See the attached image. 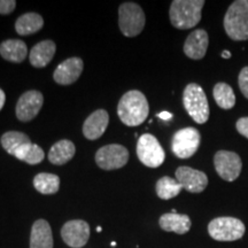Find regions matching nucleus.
Listing matches in <instances>:
<instances>
[{"mask_svg":"<svg viewBox=\"0 0 248 248\" xmlns=\"http://www.w3.org/2000/svg\"><path fill=\"white\" fill-rule=\"evenodd\" d=\"M224 29L234 42L248 40V0H235L226 11Z\"/></svg>","mask_w":248,"mask_h":248,"instance_id":"nucleus-3","label":"nucleus"},{"mask_svg":"<svg viewBox=\"0 0 248 248\" xmlns=\"http://www.w3.org/2000/svg\"><path fill=\"white\" fill-rule=\"evenodd\" d=\"M245 231V224L235 217H216L208 224L209 235L217 241L239 240L244 237Z\"/></svg>","mask_w":248,"mask_h":248,"instance_id":"nucleus-6","label":"nucleus"},{"mask_svg":"<svg viewBox=\"0 0 248 248\" xmlns=\"http://www.w3.org/2000/svg\"><path fill=\"white\" fill-rule=\"evenodd\" d=\"M160 228L166 232H175L177 234H185L190 231L192 222L185 214L168 213L163 214L159 219Z\"/></svg>","mask_w":248,"mask_h":248,"instance_id":"nucleus-18","label":"nucleus"},{"mask_svg":"<svg viewBox=\"0 0 248 248\" xmlns=\"http://www.w3.org/2000/svg\"><path fill=\"white\" fill-rule=\"evenodd\" d=\"M201 142L200 132L195 128L188 126L178 130L171 139V151L179 159H188L199 150Z\"/></svg>","mask_w":248,"mask_h":248,"instance_id":"nucleus-8","label":"nucleus"},{"mask_svg":"<svg viewBox=\"0 0 248 248\" xmlns=\"http://www.w3.org/2000/svg\"><path fill=\"white\" fill-rule=\"evenodd\" d=\"M203 0H173L170 5V22L181 30L192 29L201 21Z\"/></svg>","mask_w":248,"mask_h":248,"instance_id":"nucleus-2","label":"nucleus"},{"mask_svg":"<svg viewBox=\"0 0 248 248\" xmlns=\"http://www.w3.org/2000/svg\"><path fill=\"white\" fill-rule=\"evenodd\" d=\"M16 7L15 0H0V14L8 15Z\"/></svg>","mask_w":248,"mask_h":248,"instance_id":"nucleus-29","label":"nucleus"},{"mask_svg":"<svg viewBox=\"0 0 248 248\" xmlns=\"http://www.w3.org/2000/svg\"><path fill=\"white\" fill-rule=\"evenodd\" d=\"M183 105L194 122L206 123L209 119V104L203 89L199 84L190 83L183 92Z\"/></svg>","mask_w":248,"mask_h":248,"instance_id":"nucleus-4","label":"nucleus"},{"mask_svg":"<svg viewBox=\"0 0 248 248\" xmlns=\"http://www.w3.org/2000/svg\"><path fill=\"white\" fill-rule=\"evenodd\" d=\"M1 146L8 154H15L17 148H20L23 145L29 144L30 138L26 133L20 131H7L1 136Z\"/></svg>","mask_w":248,"mask_h":248,"instance_id":"nucleus-27","label":"nucleus"},{"mask_svg":"<svg viewBox=\"0 0 248 248\" xmlns=\"http://www.w3.org/2000/svg\"><path fill=\"white\" fill-rule=\"evenodd\" d=\"M129 161V151L120 144H110L99 148L95 153V162L104 170H116Z\"/></svg>","mask_w":248,"mask_h":248,"instance_id":"nucleus-9","label":"nucleus"},{"mask_svg":"<svg viewBox=\"0 0 248 248\" xmlns=\"http://www.w3.org/2000/svg\"><path fill=\"white\" fill-rule=\"evenodd\" d=\"M101 230H102L101 228H97V231H98V232H101Z\"/></svg>","mask_w":248,"mask_h":248,"instance_id":"nucleus-34","label":"nucleus"},{"mask_svg":"<svg viewBox=\"0 0 248 248\" xmlns=\"http://www.w3.org/2000/svg\"><path fill=\"white\" fill-rule=\"evenodd\" d=\"M109 123V115L105 109H98L89 115L83 124V135L89 140H97L104 135Z\"/></svg>","mask_w":248,"mask_h":248,"instance_id":"nucleus-16","label":"nucleus"},{"mask_svg":"<svg viewBox=\"0 0 248 248\" xmlns=\"http://www.w3.org/2000/svg\"><path fill=\"white\" fill-rule=\"evenodd\" d=\"M209 37L206 30L198 29L192 31L185 40L184 53L192 60H201L207 53Z\"/></svg>","mask_w":248,"mask_h":248,"instance_id":"nucleus-15","label":"nucleus"},{"mask_svg":"<svg viewBox=\"0 0 248 248\" xmlns=\"http://www.w3.org/2000/svg\"><path fill=\"white\" fill-rule=\"evenodd\" d=\"M57 46L52 40H43L31 48L29 53V61L31 66L35 68H44L53 59Z\"/></svg>","mask_w":248,"mask_h":248,"instance_id":"nucleus-19","label":"nucleus"},{"mask_svg":"<svg viewBox=\"0 0 248 248\" xmlns=\"http://www.w3.org/2000/svg\"><path fill=\"white\" fill-rule=\"evenodd\" d=\"M137 156L148 168H157L164 162L166 153L159 140L151 133H144L137 142Z\"/></svg>","mask_w":248,"mask_h":248,"instance_id":"nucleus-7","label":"nucleus"},{"mask_svg":"<svg viewBox=\"0 0 248 248\" xmlns=\"http://www.w3.org/2000/svg\"><path fill=\"white\" fill-rule=\"evenodd\" d=\"M238 85H239L244 97L248 99V66L241 69L239 76H238Z\"/></svg>","mask_w":248,"mask_h":248,"instance_id":"nucleus-28","label":"nucleus"},{"mask_svg":"<svg viewBox=\"0 0 248 248\" xmlns=\"http://www.w3.org/2000/svg\"><path fill=\"white\" fill-rule=\"evenodd\" d=\"M44 27V20L37 13H26L21 15L15 22V30L20 36H29Z\"/></svg>","mask_w":248,"mask_h":248,"instance_id":"nucleus-22","label":"nucleus"},{"mask_svg":"<svg viewBox=\"0 0 248 248\" xmlns=\"http://www.w3.org/2000/svg\"><path fill=\"white\" fill-rule=\"evenodd\" d=\"M221 57H222V58H224V59H230V58H231V53H230V52L226 51V49H225V51H223V52H222Z\"/></svg>","mask_w":248,"mask_h":248,"instance_id":"nucleus-33","label":"nucleus"},{"mask_svg":"<svg viewBox=\"0 0 248 248\" xmlns=\"http://www.w3.org/2000/svg\"><path fill=\"white\" fill-rule=\"evenodd\" d=\"M157 116L163 121H170L172 119V114L169 113V111H162V113H160Z\"/></svg>","mask_w":248,"mask_h":248,"instance_id":"nucleus-31","label":"nucleus"},{"mask_svg":"<svg viewBox=\"0 0 248 248\" xmlns=\"http://www.w3.org/2000/svg\"><path fill=\"white\" fill-rule=\"evenodd\" d=\"M214 166L219 177L226 182H233L240 176L243 161L234 152L218 151L214 156Z\"/></svg>","mask_w":248,"mask_h":248,"instance_id":"nucleus-10","label":"nucleus"},{"mask_svg":"<svg viewBox=\"0 0 248 248\" xmlns=\"http://www.w3.org/2000/svg\"><path fill=\"white\" fill-rule=\"evenodd\" d=\"M150 106L145 94L138 90L124 93L117 106V115L121 122L128 126H138L146 121Z\"/></svg>","mask_w":248,"mask_h":248,"instance_id":"nucleus-1","label":"nucleus"},{"mask_svg":"<svg viewBox=\"0 0 248 248\" xmlns=\"http://www.w3.org/2000/svg\"><path fill=\"white\" fill-rule=\"evenodd\" d=\"M14 156L17 160L23 161L28 164H38L44 160L45 154L42 147L38 146L37 144H33V142H29V144H26L17 148Z\"/></svg>","mask_w":248,"mask_h":248,"instance_id":"nucleus-25","label":"nucleus"},{"mask_svg":"<svg viewBox=\"0 0 248 248\" xmlns=\"http://www.w3.org/2000/svg\"><path fill=\"white\" fill-rule=\"evenodd\" d=\"M183 190L182 185L177 182V179H173L168 176L160 178L155 185L157 197L162 200H170L172 198L177 197Z\"/></svg>","mask_w":248,"mask_h":248,"instance_id":"nucleus-26","label":"nucleus"},{"mask_svg":"<svg viewBox=\"0 0 248 248\" xmlns=\"http://www.w3.org/2000/svg\"><path fill=\"white\" fill-rule=\"evenodd\" d=\"M0 55L6 61L21 63L26 60L28 47L21 39H7L0 44Z\"/></svg>","mask_w":248,"mask_h":248,"instance_id":"nucleus-20","label":"nucleus"},{"mask_svg":"<svg viewBox=\"0 0 248 248\" xmlns=\"http://www.w3.org/2000/svg\"><path fill=\"white\" fill-rule=\"evenodd\" d=\"M5 101H6V95H5V92L2 91L1 89H0V110H1V109H2V107H4Z\"/></svg>","mask_w":248,"mask_h":248,"instance_id":"nucleus-32","label":"nucleus"},{"mask_svg":"<svg viewBox=\"0 0 248 248\" xmlns=\"http://www.w3.org/2000/svg\"><path fill=\"white\" fill-rule=\"evenodd\" d=\"M235 128L241 136L248 139V117H241L235 123Z\"/></svg>","mask_w":248,"mask_h":248,"instance_id":"nucleus-30","label":"nucleus"},{"mask_svg":"<svg viewBox=\"0 0 248 248\" xmlns=\"http://www.w3.org/2000/svg\"><path fill=\"white\" fill-rule=\"evenodd\" d=\"M84 63L80 58H69L57 67L54 70L53 79L60 85H70L75 83L82 75Z\"/></svg>","mask_w":248,"mask_h":248,"instance_id":"nucleus-14","label":"nucleus"},{"mask_svg":"<svg viewBox=\"0 0 248 248\" xmlns=\"http://www.w3.org/2000/svg\"><path fill=\"white\" fill-rule=\"evenodd\" d=\"M76 153V147L73 141L62 139L55 142L48 152V161L55 166H63L73 159Z\"/></svg>","mask_w":248,"mask_h":248,"instance_id":"nucleus-21","label":"nucleus"},{"mask_svg":"<svg viewBox=\"0 0 248 248\" xmlns=\"http://www.w3.org/2000/svg\"><path fill=\"white\" fill-rule=\"evenodd\" d=\"M213 95L217 106L222 109H232L235 105V94L233 90L226 83L219 82L214 86Z\"/></svg>","mask_w":248,"mask_h":248,"instance_id":"nucleus-24","label":"nucleus"},{"mask_svg":"<svg viewBox=\"0 0 248 248\" xmlns=\"http://www.w3.org/2000/svg\"><path fill=\"white\" fill-rule=\"evenodd\" d=\"M146 17L136 2H123L119 7V27L125 37H136L144 30Z\"/></svg>","mask_w":248,"mask_h":248,"instance_id":"nucleus-5","label":"nucleus"},{"mask_svg":"<svg viewBox=\"0 0 248 248\" xmlns=\"http://www.w3.org/2000/svg\"><path fill=\"white\" fill-rule=\"evenodd\" d=\"M175 176L182 187L190 193H201L208 185V177L206 173L190 167H179L176 170Z\"/></svg>","mask_w":248,"mask_h":248,"instance_id":"nucleus-13","label":"nucleus"},{"mask_svg":"<svg viewBox=\"0 0 248 248\" xmlns=\"http://www.w3.org/2000/svg\"><path fill=\"white\" fill-rule=\"evenodd\" d=\"M44 104V97L37 90L24 92L17 100L15 113L21 122H29L38 115Z\"/></svg>","mask_w":248,"mask_h":248,"instance_id":"nucleus-12","label":"nucleus"},{"mask_svg":"<svg viewBox=\"0 0 248 248\" xmlns=\"http://www.w3.org/2000/svg\"><path fill=\"white\" fill-rule=\"evenodd\" d=\"M30 248H53V234H52L51 225L45 219H37L32 224Z\"/></svg>","mask_w":248,"mask_h":248,"instance_id":"nucleus-17","label":"nucleus"},{"mask_svg":"<svg viewBox=\"0 0 248 248\" xmlns=\"http://www.w3.org/2000/svg\"><path fill=\"white\" fill-rule=\"evenodd\" d=\"M61 237L64 244L71 248L85 246L90 239V225L83 219H71L64 223L61 229Z\"/></svg>","mask_w":248,"mask_h":248,"instance_id":"nucleus-11","label":"nucleus"},{"mask_svg":"<svg viewBox=\"0 0 248 248\" xmlns=\"http://www.w3.org/2000/svg\"><path fill=\"white\" fill-rule=\"evenodd\" d=\"M33 186L42 194H54L60 188V178L54 173L40 172L33 178Z\"/></svg>","mask_w":248,"mask_h":248,"instance_id":"nucleus-23","label":"nucleus"}]
</instances>
